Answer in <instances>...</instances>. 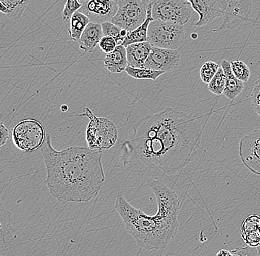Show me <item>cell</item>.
Here are the masks:
<instances>
[{"label":"cell","mask_w":260,"mask_h":256,"mask_svg":"<svg viewBox=\"0 0 260 256\" xmlns=\"http://www.w3.org/2000/svg\"><path fill=\"white\" fill-rule=\"evenodd\" d=\"M133 128L122 147L148 168L169 178L180 174L191 161L202 133L196 118L171 107L146 116Z\"/></svg>","instance_id":"6da1fadb"},{"label":"cell","mask_w":260,"mask_h":256,"mask_svg":"<svg viewBox=\"0 0 260 256\" xmlns=\"http://www.w3.org/2000/svg\"><path fill=\"white\" fill-rule=\"evenodd\" d=\"M52 196L62 205L88 202L96 198L106 182L102 151L71 146L57 151L47 134L41 149Z\"/></svg>","instance_id":"7a4b0ae2"},{"label":"cell","mask_w":260,"mask_h":256,"mask_svg":"<svg viewBox=\"0 0 260 256\" xmlns=\"http://www.w3.org/2000/svg\"><path fill=\"white\" fill-rule=\"evenodd\" d=\"M147 184L157 201L156 214H146L141 209L135 208L121 194L116 196L115 209L138 247L146 250H158L166 248L179 232L180 201L176 192L160 181L150 179Z\"/></svg>","instance_id":"3957f363"},{"label":"cell","mask_w":260,"mask_h":256,"mask_svg":"<svg viewBox=\"0 0 260 256\" xmlns=\"http://www.w3.org/2000/svg\"><path fill=\"white\" fill-rule=\"evenodd\" d=\"M79 117H87L89 123L86 130V141L88 148L95 151H103L113 148L118 138L116 125L110 119L97 117L89 107H84Z\"/></svg>","instance_id":"277c9868"},{"label":"cell","mask_w":260,"mask_h":256,"mask_svg":"<svg viewBox=\"0 0 260 256\" xmlns=\"http://www.w3.org/2000/svg\"><path fill=\"white\" fill-rule=\"evenodd\" d=\"M186 40L184 27L172 22L154 20L148 31V42L156 48L178 50Z\"/></svg>","instance_id":"5b68a950"},{"label":"cell","mask_w":260,"mask_h":256,"mask_svg":"<svg viewBox=\"0 0 260 256\" xmlns=\"http://www.w3.org/2000/svg\"><path fill=\"white\" fill-rule=\"evenodd\" d=\"M46 136L43 125L34 119L21 121L12 130L13 143L24 152H34L42 148Z\"/></svg>","instance_id":"8992f818"},{"label":"cell","mask_w":260,"mask_h":256,"mask_svg":"<svg viewBox=\"0 0 260 256\" xmlns=\"http://www.w3.org/2000/svg\"><path fill=\"white\" fill-rule=\"evenodd\" d=\"M154 20L184 25L194 14V9L186 0H151Z\"/></svg>","instance_id":"52a82bcc"},{"label":"cell","mask_w":260,"mask_h":256,"mask_svg":"<svg viewBox=\"0 0 260 256\" xmlns=\"http://www.w3.org/2000/svg\"><path fill=\"white\" fill-rule=\"evenodd\" d=\"M150 3L151 0H118L111 22L128 32L135 30L146 20Z\"/></svg>","instance_id":"ba28073f"},{"label":"cell","mask_w":260,"mask_h":256,"mask_svg":"<svg viewBox=\"0 0 260 256\" xmlns=\"http://www.w3.org/2000/svg\"><path fill=\"white\" fill-rule=\"evenodd\" d=\"M222 12V23L214 32L233 30L249 20L253 0H219Z\"/></svg>","instance_id":"9c48e42d"},{"label":"cell","mask_w":260,"mask_h":256,"mask_svg":"<svg viewBox=\"0 0 260 256\" xmlns=\"http://www.w3.org/2000/svg\"><path fill=\"white\" fill-rule=\"evenodd\" d=\"M239 156L243 165L250 172L260 176V128L240 139Z\"/></svg>","instance_id":"30bf717a"},{"label":"cell","mask_w":260,"mask_h":256,"mask_svg":"<svg viewBox=\"0 0 260 256\" xmlns=\"http://www.w3.org/2000/svg\"><path fill=\"white\" fill-rule=\"evenodd\" d=\"M81 3L82 6L79 11L94 23L111 22L118 11L116 0H85Z\"/></svg>","instance_id":"8fae6325"},{"label":"cell","mask_w":260,"mask_h":256,"mask_svg":"<svg viewBox=\"0 0 260 256\" xmlns=\"http://www.w3.org/2000/svg\"><path fill=\"white\" fill-rule=\"evenodd\" d=\"M181 55L178 50H170L152 47L144 68L155 71L172 72L180 65Z\"/></svg>","instance_id":"7c38bea8"},{"label":"cell","mask_w":260,"mask_h":256,"mask_svg":"<svg viewBox=\"0 0 260 256\" xmlns=\"http://www.w3.org/2000/svg\"><path fill=\"white\" fill-rule=\"evenodd\" d=\"M199 16L195 26L204 27L214 22L217 18L222 16L219 0H186Z\"/></svg>","instance_id":"4fadbf2b"},{"label":"cell","mask_w":260,"mask_h":256,"mask_svg":"<svg viewBox=\"0 0 260 256\" xmlns=\"http://www.w3.org/2000/svg\"><path fill=\"white\" fill-rule=\"evenodd\" d=\"M241 236L247 246H260V216L252 214L244 220L241 226Z\"/></svg>","instance_id":"5bb4252c"},{"label":"cell","mask_w":260,"mask_h":256,"mask_svg":"<svg viewBox=\"0 0 260 256\" xmlns=\"http://www.w3.org/2000/svg\"><path fill=\"white\" fill-rule=\"evenodd\" d=\"M103 36L102 24L89 22L78 42L79 48L84 53H92Z\"/></svg>","instance_id":"9a60e30c"},{"label":"cell","mask_w":260,"mask_h":256,"mask_svg":"<svg viewBox=\"0 0 260 256\" xmlns=\"http://www.w3.org/2000/svg\"><path fill=\"white\" fill-rule=\"evenodd\" d=\"M152 47L149 42L132 44L126 47L129 66L133 68H144Z\"/></svg>","instance_id":"2e32d148"},{"label":"cell","mask_w":260,"mask_h":256,"mask_svg":"<svg viewBox=\"0 0 260 256\" xmlns=\"http://www.w3.org/2000/svg\"><path fill=\"white\" fill-rule=\"evenodd\" d=\"M104 65L107 71L111 73H121L126 71L129 66L126 47L118 45L113 52L106 54Z\"/></svg>","instance_id":"e0dca14e"},{"label":"cell","mask_w":260,"mask_h":256,"mask_svg":"<svg viewBox=\"0 0 260 256\" xmlns=\"http://www.w3.org/2000/svg\"><path fill=\"white\" fill-rule=\"evenodd\" d=\"M220 65L226 76V86H225L223 95L229 100H234L243 91L244 82L239 80L232 73L230 62L226 60H222Z\"/></svg>","instance_id":"ac0fdd59"},{"label":"cell","mask_w":260,"mask_h":256,"mask_svg":"<svg viewBox=\"0 0 260 256\" xmlns=\"http://www.w3.org/2000/svg\"><path fill=\"white\" fill-rule=\"evenodd\" d=\"M154 21L152 15V6L149 5L148 8L147 16L144 23L135 30L128 32L127 35L125 38L124 42L121 45L124 47L129 46L132 44L139 43V42H148V31L151 22Z\"/></svg>","instance_id":"d6986e66"},{"label":"cell","mask_w":260,"mask_h":256,"mask_svg":"<svg viewBox=\"0 0 260 256\" xmlns=\"http://www.w3.org/2000/svg\"><path fill=\"white\" fill-rule=\"evenodd\" d=\"M30 3V0H0V11L11 20L18 21Z\"/></svg>","instance_id":"ffe728a7"},{"label":"cell","mask_w":260,"mask_h":256,"mask_svg":"<svg viewBox=\"0 0 260 256\" xmlns=\"http://www.w3.org/2000/svg\"><path fill=\"white\" fill-rule=\"evenodd\" d=\"M90 20L85 14L80 11L75 12L70 19L69 37L71 40L79 42L81 34L88 25Z\"/></svg>","instance_id":"44dd1931"},{"label":"cell","mask_w":260,"mask_h":256,"mask_svg":"<svg viewBox=\"0 0 260 256\" xmlns=\"http://www.w3.org/2000/svg\"><path fill=\"white\" fill-rule=\"evenodd\" d=\"M126 73L130 77L134 78L138 80H152L156 81L160 76L164 75V71H155L146 68H133L128 66L126 69Z\"/></svg>","instance_id":"7402d4cb"},{"label":"cell","mask_w":260,"mask_h":256,"mask_svg":"<svg viewBox=\"0 0 260 256\" xmlns=\"http://www.w3.org/2000/svg\"><path fill=\"white\" fill-rule=\"evenodd\" d=\"M104 36H110L116 40L118 45H121L127 35L128 31L121 29L112 22H107L102 24Z\"/></svg>","instance_id":"603a6c76"},{"label":"cell","mask_w":260,"mask_h":256,"mask_svg":"<svg viewBox=\"0 0 260 256\" xmlns=\"http://www.w3.org/2000/svg\"><path fill=\"white\" fill-rule=\"evenodd\" d=\"M225 86H226V76L222 67H220L215 76L208 84V90L215 95L220 96L223 94Z\"/></svg>","instance_id":"cb8c5ba5"},{"label":"cell","mask_w":260,"mask_h":256,"mask_svg":"<svg viewBox=\"0 0 260 256\" xmlns=\"http://www.w3.org/2000/svg\"><path fill=\"white\" fill-rule=\"evenodd\" d=\"M232 73L239 80L247 82L251 78V69L248 65L240 60L230 62Z\"/></svg>","instance_id":"d4e9b609"},{"label":"cell","mask_w":260,"mask_h":256,"mask_svg":"<svg viewBox=\"0 0 260 256\" xmlns=\"http://www.w3.org/2000/svg\"><path fill=\"white\" fill-rule=\"evenodd\" d=\"M221 65L217 64L215 62L207 61L201 66L200 70V78L205 84H209L211 79L215 76L219 71Z\"/></svg>","instance_id":"484cf974"},{"label":"cell","mask_w":260,"mask_h":256,"mask_svg":"<svg viewBox=\"0 0 260 256\" xmlns=\"http://www.w3.org/2000/svg\"><path fill=\"white\" fill-rule=\"evenodd\" d=\"M12 231L11 214L1 204V241L4 242L5 237L8 236Z\"/></svg>","instance_id":"4316f807"},{"label":"cell","mask_w":260,"mask_h":256,"mask_svg":"<svg viewBox=\"0 0 260 256\" xmlns=\"http://www.w3.org/2000/svg\"><path fill=\"white\" fill-rule=\"evenodd\" d=\"M81 6H82V3H81L80 0H66L64 10L61 14L63 19L64 21L71 19L73 14L76 11H79Z\"/></svg>","instance_id":"83f0119b"},{"label":"cell","mask_w":260,"mask_h":256,"mask_svg":"<svg viewBox=\"0 0 260 256\" xmlns=\"http://www.w3.org/2000/svg\"><path fill=\"white\" fill-rule=\"evenodd\" d=\"M252 108L260 117V79L255 83L250 94Z\"/></svg>","instance_id":"f1b7e54d"},{"label":"cell","mask_w":260,"mask_h":256,"mask_svg":"<svg viewBox=\"0 0 260 256\" xmlns=\"http://www.w3.org/2000/svg\"><path fill=\"white\" fill-rule=\"evenodd\" d=\"M99 48L106 54L113 52L118 46L116 40L110 36H103L99 44Z\"/></svg>","instance_id":"f546056e"},{"label":"cell","mask_w":260,"mask_h":256,"mask_svg":"<svg viewBox=\"0 0 260 256\" xmlns=\"http://www.w3.org/2000/svg\"><path fill=\"white\" fill-rule=\"evenodd\" d=\"M234 256H259L257 247H239L232 250Z\"/></svg>","instance_id":"4dcf8cb0"},{"label":"cell","mask_w":260,"mask_h":256,"mask_svg":"<svg viewBox=\"0 0 260 256\" xmlns=\"http://www.w3.org/2000/svg\"><path fill=\"white\" fill-rule=\"evenodd\" d=\"M8 139H9V132L4 124L1 122L0 123V147H3L6 144Z\"/></svg>","instance_id":"1f68e13d"},{"label":"cell","mask_w":260,"mask_h":256,"mask_svg":"<svg viewBox=\"0 0 260 256\" xmlns=\"http://www.w3.org/2000/svg\"><path fill=\"white\" fill-rule=\"evenodd\" d=\"M216 256H234L232 251L227 250V249H221L217 252Z\"/></svg>","instance_id":"d6a6232c"},{"label":"cell","mask_w":260,"mask_h":256,"mask_svg":"<svg viewBox=\"0 0 260 256\" xmlns=\"http://www.w3.org/2000/svg\"><path fill=\"white\" fill-rule=\"evenodd\" d=\"M68 106L67 104H64V105L61 106V110L62 112H65L68 111Z\"/></svg>","instance_id":"836d02e7"},{"label":"cell","mask_w":260,"mask_h":256,"mask_svg":"<svg viewBox=\"0 0 260 256\" xmlns=\"http://www.w3.org/2000/svg\"><path fill=\"white\" fill-rule=\"evenodd\" d=\"M258 251H259V256H260V246L257 247Z\"/></svg>","instance_id":"e575fe53"},{"label":"cell","mask_w":260,"mask_h":256,"mask_svg":"<svg viewBox=\"0 0 260 256\" xmlns=\"http://www.w3.org/2000/svg\"><path fill=\"white\" fill-rule=\"evenodd\" d=\"M85 1V0H80L81 3H82V2ZM116 1H118V0H116Z\"/></svg>","instance_id":"d590c367"}]
</instances>
